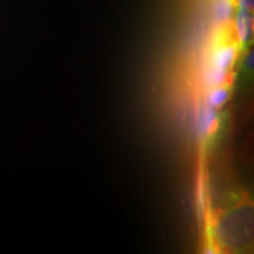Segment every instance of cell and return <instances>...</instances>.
I'll use <instances>...</instances> for the list:
<instances>
[{
  "label": "cell",
  "mask_w": 254,
  "mask_h": 254,
  "mask_svg": "<svg viewBox=\"0 0 254 254\" xmlns=\"http://www.w3.org/2000/svg\"><path fill=\"white\" fill-rule=\"evenodd\" d=\"M237 55L238 46L233 43L218 44L214 47L202 73V81L206 86L211 88L228 84Z\"/></svg>",
  "instance_id": "cell-1"
},
{
  "label": "cell",
  "mask_w": 254,
  "mask_h": 254,
  "mask_svg": "<svg viewBox=\"0 0 254 254\" xmlns=\"http://www.w3.org/2000/svg\"><path fill=\"white\" fill-rule=\"evenodd\" d=\"M236 30L238 39L241 45H247L252 39L253 33V21L252 15L249 11H239L236 19Z\"/></svg>",
  "instance_id": "cell-2"
},
{
  "label": "cell",
  "mask_w": 254,
  "mask_h": 254,
  "mask_svg": "<svg viewBox=\"0 0 254 254\" xmlns=\"http://www.w3.org/2000/svg\"><path fill=\"white\" fill-rule=\"evenodd\" d=\"M198 126L199 131L202 135L212 134L214 132L215 127H217V113H215V109H212V107L206 105L199 114Z\"/></svg>",
  "instance_id": "cell-3"
},
{
  "label": "cell",
  "mask_w": 254,
  "mask_h": 254,
  "mask_svg": "<svg viewBox=\"0 0 254 254\" xmlns=\"http://www.w3.org/2000/svg\"><path fill=\"white\" fill-rule=\"evenodd\" d=\"M228 97H230V90H228L227 85L211 87V90L206 95V105L217 110L219 107L224 106L228 100Z\"/></svg>",
  "instance_id": "cell-4"
},
{
  "label": "cell",
  "mask_w": 254,
  "mask_h": 254,
  "mask_svg": "<svg viewBox=\"0 0 254 254\" xmlns=\"http://www.w3.org/2000/svg\"><path fill=\"white\" fill-rule=\"evenodd\" d=\"M232 4L230 0H218L215 4L214 14L218 20H225L231 15Z\"/></svg>",
  "instance_id": "cell-5"
},
{
  "label": "cell",
  "mask_w": 254,
  "mask_h": 254,
  "mask_svg": "<svg viewBox=\"0 0 254 254\" xmlns=\"http://www.w3.org/2000/svg\"><path fill=\"white\" fill-rule=\"evenodd\" d=\"M239 7L241 11L251 12L253 8V0H239Z\"/></svg>",
  "instance_id": "cell-6"
},
{
  "label": "cell",
  "mask_w": 254,
  "mask_h": 254,
  "mask_svg": "<svg viewBox=\"0 0 254 254\" xmlns=\"http://www.w3.org/2000/svg\"><path fill=\"white\" fill-rule=\"evenodd\" d=\"M245 65H246L247 69H251V71H252V69H253V52H252V51L249 52V55L246 56Z\"/></svg>",
  "instance_id": "cell-7"
}]
</instances>
